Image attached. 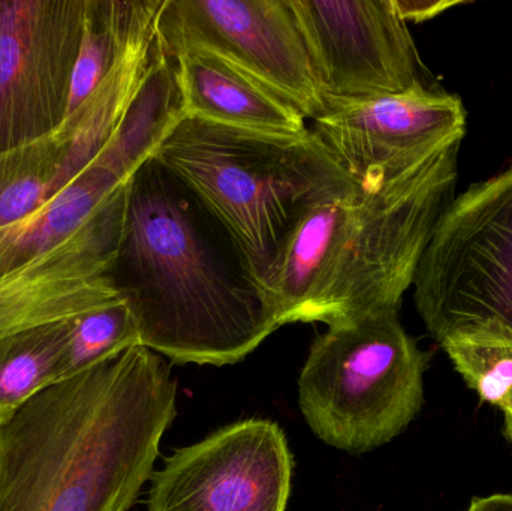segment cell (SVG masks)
<instances>
[{"mask_svg": "<svg viewBox=\"0 0 512 511\" xmlns=\"http://www.w3.org/2000/svg\"><path fill=\"white\" fill-rule=\"evenodd\" d=\"M176 396L170 363L146 347L42 390L0 426V511H128Z\"/></svg>", "mask_w": 512, "mask_h": 511, "instance_id": "1", "label": "cell"}, {"mask_svg": "<svg viewBox=\"0 0 512 511\" xmlns=\"http://www.w3.org/2000/svg\"><path fill=\"white\" fill-rule=\"evenodd\" d=\"M460 143L390 179L360 185L307 323L345 326L399 314L442 213L454 200Z\"/></svg>", "mask_w": 512, "mask_h": 511, "instance_id": "4", "label": "cell"}, {"mask_svg": "<svg viewBox=\"0 0 512 511\" xmlns=\"http://www.w3.org/2000/svg\"><path fill=\"white\" fill-rule=\"evenodd\" d=\"M427 365L399 314L328 327L313 341L298 380L304 419L334 449H378L420 414Z\"/></svg>", "mask_w": 512, "mask_h": 511, "instance_id": "5", "label": "cell"}, {"mask_svg": "<svg viewBox=\"0 0 512 511\" xmlns=\"http://www.w3.org/2000/svg\"><path fill=\"white\" fill-rule=\"evenodd\" d=\"M129 179L108 165L92 161L41 209L0 228V278L71 236Z\"/></svg>", "mask_w": 512, "mask_h": 511, "instance_id": "15", "label": "cell"}, {"mask_svg": "<svg viewBox=\"0 0 512 511\" xmlns=\"http://www.w3.org/2000/svg\"><path fill=\"white\" fill-rule=\"evenodd\" d=\"M171 60L183 116L265 134L309 131L297 108L216 54L188 48Z\"/></svg>", "mask_w": 512, "mask_h": 511, "instance_id": "13", "label": "cell"}, {"mask_svg": "<svg viewBox=\"0 0 512 511\" xmlns=\"http://www.w3.org/2000/svg\"><path fill=\"white\" fill-rule=\"evenodd\" d=\"M156 35L168 59L210 51L316 119L325 95L288 0H164Z\"/></svg>", "mask_w": 512, "mask_h": 511, "instance_id": "7", "label": "cell"}, {"mask_svg": "<svg viewBox=\"0 0 512 511\" xmlns=\"http://www.w3.org/2000/svg\"><path fill=\"white\" fill-rule=\"evenodd\" d=\"M141 347L137 321L117 299L72 318L68 341L57 366V383L77 377L126 351Z\"/></svg>", "mask_w": 512, "mask_h": 511, "instance_id": "17", "label": "cell"}, {"mask_svg": "<svg viewBox=\"0 0 512 511\" xmlns=\"http://www.w3.org/2000/svg\"><path fill=\"white\" fill-rule=\"evenodd\" d=\"M337 161L358 185L397 176L462 143L466 110L459 96L438 89L381 98H325L312 120Z\"/></svg>", "mask_w": 512, "mask_h": 511, "instance_id": "11", "label": "cell"}, {"mask_svg": "<svg viewBox=\"0 0 512 511\" xmlns=\"http://www.w3.org/2000/svg\"><path fill=\"white\" fill-rule=\"evenodd\" d=\"M504 434L512 443V416H505Z\"/></svg>", "mask_w": 512, "mask_h": 511, "instance_id": "22", "label": "cell"}, {"mask_svg": "<svg viewBox=\"0 0 512 511\" xmlns=\"http://www.w3.org/2000/svg\"><path fill=\"white\" fill-rule=\"evenodd\" d=\"M469 389L487 404L512 416V336L471 333L441 345Z\"/></svg>", "mask_w": 512, "mask_h": 511, "instance_id": "19", "label": "cell"}, {"mask_svg": "<svg viewBox=\"0 0 512 511\" xmlns=\"http://www.w3.org/2000/svg\"><path fill=\"white\" fill-rule=\"evenodd\" d=\"M466 511H512V495L495 494L475 498Z\"/></svg>", "mask_w": 512, "mask_h": 511, "instance_id": "21", "label": "cell"}, {"mask_svg": "<svg viewBox=\"0 0 512 511\" xmlns=\"http://www.w3.org/2000/svg\"><path fill=\"white\" fill-rule=\"evenodd\" d=\"M152 158L221 225L262 294L301 216L360 188L318 134H265L185 117Z\"/></svg>", "mask_w": 512, "mask_h": 511, "instance_id": "3", "label": "cell"}, {"mask_svg": "<svg viewBox=\"0 0 512 511\" xmlns=\"http://www.w3.org/2000/svg\"><path fill=\"white\" fill-rule=\"evenodd\" d=\"M394 8L399 12L402 20L423 23L438 17L448 9L456 8L463 2L457 0H393Z\"/></svg>", "mask_w": 512, "mask_h": 511, "instance_id": "20", "label": "cell"}, {"mask_svg": "<svg viewBox=\"0 0 512 511\" xmlns=\"http://www.w3.org/2000/svg\"><path fill=\"white\" fill-rule=\"evenodd\" d=\"M156 23L134 36L90 98L54 134L63 159L53 185V197L68 188L104 149L164 54Z\"/></svg>", "mask_w": 512, "mask_h": 511, "instance_id": "14", "label": "cell"}, {"mask_svg": "<svg viewBox=\"0 0 512 511\" xmlns=\"http://www.w3.org/2000/svg\"><path fill=\"white\" fill-rule=\"evenodd\" d=\"M71 320L0 339V426L57 383Z\"/></svg>", "mask_w": 512, "mask_h": 511, "instance_id": "16", "label": "cell"}, {"mask_svg": "<svg viewBox=\"0 0 512 511\" xmlns=\"http://www.w3.org/2000/svg\"><path fill=\"white\" fill-rule=\"evenodd\" d=\"M86 0H0V152L66 119Z\"/></svg>", "mask_w": 512, "mask_h": 511, "instance_id": "8", "label": "cell"}, {"mask_svg": "<svg viewBox=\"0 0 512 511\" xmlns=\"http://www.w3.org/2000/svg\"><path fill=\"white\" fill-rule=\"evenodd\" d=\"M62 159L54 135L0 152V228L27 218L53 198Z\"/></svg>", "mask_w": 512, "mask_h": 511, "instance_id": "18", "label": "cell"}, {"mask_svg": "<svg viewBox=\"0 0 512 511\" xmlns=\"http://www.w3.org/2000/svg\"><path fill=\"white\" fill-rule=\"evenodd\" d=\"M412 285L439 345L471 333L512 336V165L451 201Z\"/></svg>", "mask_w": 512, "mask_h": 511, "instance_id": "6", "label": "cell"}, {"mask_svg": "<svg viewBox=\"0 0 512 511\" xmlns=\"http://www.w3.org/2000/svg\"><path fill=\"white\" fill-rule=\"evenodd\" d=\"M126 185L59 245L0 278V339L119 299L108 270L122 234Z\"/></svg>", "mask_w": 512, "mask_h": 511, "instance_id": "12", "label": "cell"}, {"mask_svg": "<svg viewBox=\"0 0 512 511\" xmlns=\"http://www.w3.org/2000/svg\"><path fill=\"white\" fill-rule=\"evenodd\" d=\"M325 98L438 89L393 0H288Z\"/></svg>", "mask_w": 512, "mask_h": 511, "instance_id": "9", "label": "cell"}, {"mask_svg": "<svg viewBox=\"0 0 512 511\" xmlns=\"http://www.w3.org/2000/svg\"><path fill=\"white\" fill-rule=\"evenodd\" d=\"M108 279L141 347L177 365H234L277 330L221 225L153 158L126 185Z\"/></svg>", "mask_w": 512, "mask_h": 511, "instance_id": "2", "label": "cell"}, {"mask_svg": "<svg viewBox=\"0 0 512 511\" xmlns=\"http://www.w3.org/2000/svg\"><path fill=\"white\" fill-rule=\"evenodd\" d=\"M292 471L282 428L242 420L170 456L153 473L147 511H285Z\"/></svg>", "mask_w": 512, "mask_h": 511, "instance_id": "10", "label": "cell"}]
</instances>
